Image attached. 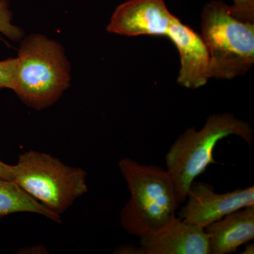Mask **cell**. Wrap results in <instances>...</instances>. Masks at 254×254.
Masks as SVG:
<instances>
[{
    "label": "cell",
    "instance_id": "obj_1",
    "mask_svg": "<svg viewBox=\"0 0 254 254\" xmlns=\"http://www.w3.org/2000/svg\"><path fill=\"white\" fill-rule=\"evenodd\" d=\"M119 168L131 195L120 212V223L125 231L140 238L175 220L180 203L167 170L141 165L128 158L120 160Z\"/></svg>",
    "mask_w": 254,
    "mask_h": 254
},
{
    "label": "cell",
    "instance_id": "obj_2",
    "mask_svg": "<svg viewBox=\"0 0 254 254\" xmlns=\"http://www.w3.org/2000/svg\"><path fill=\"white\" fill-rule=\"evenodd\" d=\"M232 135L240 136L250 146L253 144L254 131L250 123L230 113L210 115L200 131L190 127L174 142L165 155V163L180 204L186 201L195 179L209 165L216 163L213 152L218 142Z\"/></svg>",
    "mask_w": 254,
    "mask_h": 254
},
{
    "label": "cell",
    "instance_id": "obj_3",
    "mask_svg": "<svg viewBox=\"0 0 254 254\" xmlns=\"http://www.w3.org/2000/svg\"><path fill=\"white\" fill-rule=\"evenodd\" d=\"M16 59L13 91L33 109L51 106L69 86L70 64L58 42L31 35L21 42Z\"/></svg>",
    "mask_w": 254,
    "mask_h": 254
},
{
    "label": "cell",
    "instance_id": "obj_4",
    "mask_svg": "<svg viewBox=\"0 0 254 254\" xmlns=\"http://www.w3.org/2000/svg\"><path fill=\"white\" fill-rule=\"evenodd\" d=\"M200 16L211 78L230 80L248 72L254 64V23L234 16L220 0L207 3Z\"/></svg>",
    "mask_w": 254,
    "mask_h": 254
},
{
    "label": "cell",
    "instance_id": "obj_5",
    "mask_svg": "<svg viewBox=\"0 0 254 254\" xmlns=\"http://www.w3.org/2000/svg\"><path fill=\"white\" fill-rule=\"evenodd\" d=\"M13 181L37 201L61 215L88 191L87 173L47 153L29 150L13 165Z\"/></svg>",
    "mask_w": 254,
    "mask_h": 254
},
{
    "label": "cell",
    "instance_id": "obj_6",
    "mask_svg": "<svg viewBox=\"0 0 254 254\" xmlns=\"http://www.w3.org/2000/svg\"><path fill=\"white\" fill-rule=\"evenodd\" d=\"M187 200L179 213V218L205 228L235 210L254 205V187L218 193L210 184L194 180L190 185Z\"/></svg>",
    "mask_w": 254,
    "mask_h": 254
},
{
    "label": "cell",
    "instance_id": "obj_7",
    "mask_svg": "<svg viewBox=\"0 0 254 254\" xmlns=\"http://www.w3.org/2000/svg\"><path fill=\"white\" fill-rule=\"evenodd\" d=\"M176 16L164 0H127L114 11L108 32L125 36H166Z\"/></svg>",
    "mask_w": 254,
    "mask_h": 254
},
{
    "label": "cell",
    "instance_id": "obj_8",
    "mask_svg": "<svg viewBox=\"0 0 254 254\" xmlns=\"http://www.w3.org/2000/svg\"><path fill=\"white\" fill-rule=\"evenodd\" d=\"M167 37L177 47L181 58L177 83L193 89L205 86L211 78L210 59L208 48L200 35L175 17Z\"/></svg>",
    "mask_w": 254,
    "mask_h": 254
},
{
    "label": "cell",
    "instance_id": "obj_9",
    "mask_svg": "<svg viewBox=\"0 0 254 254\" xmlns=\"http://www.w3.org/2000/svg\"><path fill=\"white\" fill-rule=\"evenodd\" d=\"M145 254H210L204 228L180 218L140 237Z\"/></svg>",
    "mask_w": 254,
    "mask_h": 254
},
{
    "label": "cell",
    "instance_id": "obj_10",
    "mask_svg": "<svg viewBox=\"0 0 254 254\" xmlns=\"http://www.w3.org/2000/svg\"><path fill=\"white\" fill-rule=\"evenodd\" d=\"M210 254L236 252L254 239V205L239 209L204 228Z\"/></svg>",
    "mask_w": 254,
    "mask_h": 254
},
{
    "label": "cell",
    "instance_id": "obj_11",
    "mask_svg": "<svg viewBox=\"0 0 254 254\" xmlns=\"http://www.w3.org/2000/svg\"><path fill=\"white\" fill-rule=\"evenodd\" d=\"M16 213L39 214L61 222L60 215L37 201L14 181L0 180V218Z\"/></svg>",
    "mask_w": 254,
    "mask_h": 254
},
{
    "label": "cell",
    "instance_id": "obj_12",
    "mask_svg": "<svg viewBox=\"0 0 254 254\" xmlns=\"http://www.w3.org/2000/svg\"><path fill=\"white\" fill-rule=\"evenodd\" d=\"M11 19L12 13L9 9V0H0V33L12 41H20L24 33L21 28L12 24Z\"/></svg>",
    "mask_w": 254,
    "mask_h": 254
},
{
    "label": "cell",
    "instance_id": "obj_13",
    "mask_svg": "<svg viewBox=\"0 0 254 254\" xmlns=\"http://www.w3.org/2000/svg\"><path fill=\"white\" fill-rule=\"evenodd\" d=\"M17 59H9L0 61V89L8 88L14 90L16 81Z\"/></svg>",
    "mask_w": 254,
    "mask_h": 254
},
{
    "label": "cell",
    "instance_id": "obj_14",
    "mask_svg": "<svg viewBox=\"0 0 254 254\" xmlns=\"http://www.w3.org/2000/svg\"><path fill=\"white\" fill-rule=\"evenodd\" d=\"M230 6L234 16L243 21L254 23V0H232Z\"/></svg>",
    "mask_w": 254,
    "mask_h": 254
},
{
    "label": "cell",
    "instance_id": "obj_15",
    "mask_svg": "<svg viewBox=\"0 0 254 254\" xmlns=\"http://www.w3.org/2000/svg\"><path fill=\"white\" fill-rule=\"evenodd\" d=\"M14 168L13 165H8L0 160V180L13 181Z\"/></svg>",
    "mask_w": 254,
    "mask_h": 254
},
{
    "label": "cell",
    "instance_id": "obj_16",
    "mask_svg": "<svg viewBox=\"0 0 254 254\" xmlns=\"http://www.w3.org/2000/svg\"><path fill=\"white\" fill-rule=\"evenodd\" d=\"M115 254H145L142 247H137L135 245H126L119 247L115 250Z\"/></svg>",
    "mask_w": 254,
    "mask_h": 254
},
{
    "label": "cell",
    "instance_id": "obj_17",
    "mask_svg": "<svg viewBox=\"0 0 254 254\" xmlns=\"http://www.w3.org/2000/svg\"><path fill=\"white\" fill-rule=\"evenodd\" d=\"M242 254H254V244L252 245H248L246 246L245 250L243 252H242Z\"/></svg>",
    "mask_w": 254,
    "mask_h": 254
}]
</instances>
